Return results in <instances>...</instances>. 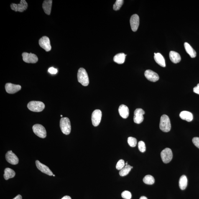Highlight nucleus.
I'll use <instances>...</instances> for the list:
<instances>
[{
  "label": "nucleus",
  "instance_id": "f257e3e1",
  "mask_svg": "<svg viewBox=\"0 0 199 199\" xmlns=\"http://www.w3.org/2000/svg\"><path fill=\"white\" fill-rule=\"evenodd\" d=\"M159 127L160 129L164 132H167L170 131L171 125L170 118L166 115H163L161 116Z\"/></svg>",
  "mask_w": 199,
  "mask_h": 199
},
{
  "label": "nucleus",
  "instance_id": "f03ea898",
  "mask_svg": "<svg viewBox=\"0 0 199 199\" xmlns=\"http://www.w3.org/2000/svg\"><path fill=\"white\" fill-rule=\"evenodd\" d=\"M78 79L79 82L83 86H88L89 84V78L88 73L85 69L80 68L79 69L78 73Z\"/></svg>",
  "mask_w": 199,
  "mask_h": 199
},
{
  "label": "nucleus",
  "instance_id": "7ed1b4c3",
  "mask_svg": "<svg viewBox=\"0 0 199 199\" xmlns=\"http://www.w3.org/2000/svg\"><path fill=\"white\" fill-rule=\"evenodd\" d=\"M60 126L62 133L64 134H70L71 132V125L70 119L67 117L61 118L60 121Z\"/></svg>",
  "mask_w": 199,
  "mask_h": 199
},
{
  "label": "nucleus",
  "instance_id": "20e7f679",
  "mask_svg": "<svg viewBox=\"0 0 199 199\" xmlns=\"http://www.w3.org/2000/svg\"><path fill=\"white\" fill-rule=\"evenodd\" d=\"M45 107V104L39 101H31L27 104V107L29 110L36 112L42 111Z\"/></svg>",
  "mask_w": 199,
  "mask_h": 199
},
{
  "label": "nucleus",
  "instance_id": "39448f33",
  "mask_svg": "<svg viewBox=\"0 0 199 199\" xmlns=\"http://www.w3.org/2000/svg\"><path fill=\"white\" fill-rule=\"evenodd\" d=\"M33 130L34 134L39 138H44L46 137V131L42 125L39 124L34 125L33 126Z\"/></svg>",
  "mask_w": 199,
  "mask_h": 199
},
{
  "label": "nucleus",
  "instance_id": "423d86ee",
  "mask_svg": "<svg viewBox=\"0 0 199 199\" xmlns=\"http://www.w3.org/2000/svg\"><path fill=\"white\" fill-rule=\"evenodd\" d=\"M161 157L164 163H168L172 160L173 153L172 150L169 148H166L161 152Z\"/></svg>",
  "mask_w": 199,
  "mask_h": 199
},
{
  "label": "nucleus",
  "instance_id": "0eeeda50",
  "mask_svg": "<svg viewBox=\"0 0 199 199\" xmlns=\"http://www.w3.org/2000/svg\"><path fill=\"white\" fill-rule=\"evenodd\" d=\"M28 4L25 0H21L19 4L13 3L11 5V7L12 10L15 11L22 12L26 10L28 8Z\"/></svg>",
  "mask_w": 199,
  "mask_h": 199
},
{
  "label": "nucleus",
  "instance_id": "6e6552de",
  "mask_svg": "<svg viewBox=\"0 0 199 199\" xmlns=\"http://www.w3.org/2000/svg\"><path fill=\"white\" fill-rule=\"evenodd\" d=\"M23 60L27 63L34 64L38 61V58L35 54L32 53L23 52L22 54Z\"/></svg>",
  "mask_w": 199,
  "mask_h": 199
},
{
  "label": "nucleus",
  "instance_id": "1a4fd4ad",
  "mask_svg": "<svg viewBox=\"0 0 199 199\" xmlns=\"http://www.w3.org/2000/svg\"><path fill=\"white\" fill-rule=\"evenodd\" d=\"M102 117V112L99 110H95L92 115V124L95 126H97L99 125Z\"/></svg>",
  "mask_w": 199,
  "mask_h": 199
},
{
  "label": "nucleus",
  "instance_id": "9d476101",
  "mask_svg": "<svg viewBox=\"0 0 199 199\" xmlns=\"http://www.w3.org/2000/svg\"><path fill=\"white\" fill-rule=\"evenodd\" d=\"M39 44L40 46L45 50L46 51L48 52L51 49L50 39L47 36H43L39 39Z\"/></svg>",
  "mask_w": 199,
  "mask_h": 199
},
{
  "label": "nucleus",
  "instance_id": "9b49d317",
  "mask_svg": "<svg viewBox=\"0 0 199 199\" xmlns=\"http://www.w3.org/2000/svg\"><path fill=\"white\" fill-rule=\"evenodd\" d=\"M145 113L144 110L141 108H137L134 113V121L136 124H139L144 121V115Z\"/></svg>",
  "mask_w": 199,
  "mask_h": 199
},
{
  "label": "nucleus",
  "instance_id": "f8f14e48",
  "mask_svg": "<svg viewBox=\"0 0 199 199\" xmlns=\"http://www.w3.org/2000/svg\"><path fill=\"white\" fill-rule=\"evenodd\" d=\"M6 159L8 163L13 165H16L19 162V159L12 151H9L6 153Z\"/></svg>",
  "mask_w": 199,
  "mask_h": 199
},
{
  "label": "nucleus",
  "instance_id": "ddd939ff",
  "mask_svg": "<svg viewBox=\"0 0 199 199\" xmlns=\"http://www.w3.org/2000/svg\"><path fill=\"white\" fill-rule=\"evenodd\" d=\"M132 30L135 32L138 28L139 24V18L137 14L132 16L130 20Z\"/></svg>",
  "mask_w": 199,
  "mask_h": 199
},
{
  "label": "nucleus",
  "instance_id": "4468645a",
  "mask_svg": "<svg viewBox=\"0 0 199 199\" xmlns=\"http://www.w3.org/2000/svg\"><path fill=\"white\" fill-rule=\"evenodd\" d=\"M21 86L13 84L11 83H7L5 85L6 92L9 94H14L17 92L21 89Z\"/></svg>",
  "mask_w": 199,
  "mask_h": 199
},
{
  "label": "nucleus",
  "instance_id": "2eb2a0df",
  "mask_svg": "<svg viewBox=\"0 0 199 199\" xmlns=\"http://www.w3.org/2000/svg\"><path fill=\"white\" fill-rule=\"evenodd\" d=\"M145 76L148 80L151 82H156L158 80L159 77L156 72L151 70H147L145 72Z\"/></svg>",
  "mask_w": 199,
  "mask_h": 199
},
{
  "label": "nucleus",
  "instance_id": "dca6fc26",
  "mask_svg": "<svg viewBox=\"0 0 199 199\" xmlns=\"http://www.w3.org/2000/svg\"><path fill=\"white\" fill-rule=\"evenodd\" d=\"M36 166L38 169L43 173L47 174L49 176L53 175L52 171H51L48 167L44 164L41 163L39 160H36Z\"/></svg>",
  "mask_w": 199,
  "mask_h": 199
},
{
  "label": "nucleus",
  "instance_id": "f3484780",
  "mask_svg": "<svg viewBox=\"0 0 199 199\" xmlns=\"http://www.w3.org/2000/svg\"><path fill=\"white\" fill-rule=\"evenodd\" d=\"M118 111L121 117L124 119H126L129 116V108L126 105L122 104L118 108Z\"/></svg>",
  "mask_w": 199,
  "mask_h": 199
},
{
  "label": "nucleus",
  "instance_id": "a211bd4d",
  "mask_svg": "<svg viewBox=\"0 0 199 199\" xmlns=\"http://www.w3.org/2000/svg\"><path fill=\"white\" fill-rule=\"evenodd\" d=\"M52 0H45L42 4V8L44 12L47 15H50L51 10Z\"/></svg>",
  "mask_w": 199,
  "mask_h": 199
},
{
  "label": "nucleus",
  "instance_id": "6ab92c4d",
  "mask_svg": "<svg viewBox=\"0 0 199 199\" xmlns=\"http://www.w3.org/2000/svg\"><path fill=\"white\" fill-rule=\"evenodd\" d=\"M154 59L156 62L161 67H166L165 61L163 55L160 53H154Z\"/></svg>",
  "mask_w": 199,
  "mask_h": 199
},
{
  "label": "nucleus",
  "instance_id": "aec40b11",
  "mask_svg": "<svg viewBox=\"0 0 199 199\" xmlns=\"http://www.w3.org/2000/svg\"><path fill=\"white\" fill-rule=\"evenodd\" d=\"M169 57L171 61L174 64L179 63L181 60L180 54L174 51H171L169 54Z\"/></svg>",
  "mask_w": 199,
  "mask_h": 199
},
{
  "label": "nucleus",
  "instance_id": "412c9836",
  "mask_svg": "<svg viewBox=\"0 0 199 199\" xmlns=\"http://www.w3.org/2000/svg\"><path fill=\"white\" fill-rule=\"evenodd\" d=\"M180 117L182 120L188 122H191L193 118V115L190 112L184 111L181 112L180 114Z\"/></svg>",
  "mask_w": 199,
  "mask_h": 199
},
{
  "label": "nucleus",
  "instance_id": "4be33fe9",
  "mask_svg": "<svg viewBox=\"0 0 199 199\" xmlns=\"http://www.w3.org/2000/svg\"><path fill=\"white\" fill-rule=\"evenodd\" d=\"M184 47H185L186 51L189 54L191 57L192 58H194L196 57V52L188 43L185 42L184 44Z\"/></svg>",
  "mask_w": 199,
  "mask_h": 199
},
{
  "label": "nucleus",
  "instance_id": "5701e85b",
  "mask_svg": "<svg viewBox=\"0 0 199 199\" xmlns=\"http://www.w3.org/2000/svg\"><path fill=\"white\" fill-rule=\"evenodd\" d=\"M15 176V172L14 170L9 168H6L4 170V178L6 180L14 178Z\"/></svg>",
  "mask_w": 199,
  "mask_h": 199
},
{
  "label": "nucleus",
  "instance_id": "b1692460",
  "mask_svg": "<svg viewBox=\"0 0 199 199\" xmlns=\"http://www.w3.org/2000/svg\"><path fill=\"white\" fill-rule=\"evenodd\" d=\"M126 55L124 53H121L117 54L114 57V61L116 63L121 64L124 63Z\"/></svg>",
  "mask_w": 199,
  "mask_h": 199
},
{
  "label": "nucleus",
  "instance_id": "393cba45",
  "mask_svg": "<svg viewBox=\"0 0 199 199\" xmlns=\"http://www.w3.org/2000/svg\"><path fill=\"white\" fill-rule=\"evenodd\" d=\"M188 184V180L185 175H182L179 180V187L182 190H184L186 188Z\"/></svg>",
  "mask_w": 199,
  "mask_h": 199
},
{
  "label": "nucleus",
  "instance_id": "a878e982",
  "mask_svg": "<svg viewBox=\"0 0 199 199\" xmlns=\"http://www.w3.org/2000/svg\"><path fill=\"white\" fill-rule=\"evenodd\" d=\"M132 168V166H131L128 165V164L127 165L125 166L123 169L120 170L119 172L120 175L121 176L123 177L128 175L129 172H130L131 169Z\"/></svg>",
  "mask_w": 199,
  "mask_h": 199
},
{
  "label": "nucleus",
  "instance_id": "bb28decb",
  "mask_svg": "<svg viewBox=\"0 0 199 199\" xmlns=\"http://www.w3.org/2000/svg\"><path fill=\"white\" fill-rule=\"evenodd\" d=\"M143 182L147 185H152L154 183L155 180L152 176L148 175L146 176L143 179Z\"/></svg>",
  "mask_w": 199,
  "mask_h": 199
},
{
  "label": "nucleus",
  "instance_id": "cd10ccee",
  "mask_svg": "<svg viewBox=\"0 0 199 199\" xmlns=\"http://www.w3.org/2000/svg\"><path fill=\"white\" fill-rule=\"evenodd\" d=\"M124 1L123 0H117L113 5V9L114 10L117 11L119 10L122 6Z\"/></svg>",
  "mask_w": 199,
  "mask_h": 199
},
{
  "label": "nucleus",
  "instance_id": "c85d7f7f",
  "mask_svg": "<svg viewBox=\"0 0 199 199\" xmlns=\"http://www.w3.org/2000/svg\"><path fill=\"white\" fill-rule=\"evenodd\" d=\"M128 143L129 145L132 147H135L137 144V140L135 138L129 137L128 138Z\"/></svg>",
  "mask_w": 199,
  "mask_h": 199
},
{
  "label": "nucleus",
  "instance_id": "c756f323",
  "mask_svg": "<svg viewBox=\"0 0 199 199\" xmlns=\"http://www.w3.org/2000/svg\"><path fill=\"white\" fill-rule=\"evenodd\" d=\"M138 147L141 152L144 153L145 152L146 149L145 144L143 141H139L138 144Z\"/></svg>",
  "mask_w": 199,
  "mask_h": 199
},
{
  "label": "nucleus",
  "instance_id": "7c9ffc66",
  "mask_svg": "<svg viewBox=\"0 0 199 199\" xmlns=\"http://www.w3.org/2000/svg\"><path fill=\"white\" fill-rule=\"evenodd\" d=\"M125 165L124 161L123 159H121L118 161L116 164V168L117 170H120L125 167Z\"/></svg>",
  "mask_w": 199,
  "mask_h": 199
},
{
  "label": "nucleus",
  "instance_id": "2f4dec72",
  "mask_svg": "<svg viewBox=\"0 0 199 199\" xmlns=\"http://www.w3.org/2000/svg\"><path fill=\"white\" fill-rule=\"evenodd\" d=\"M121 196L125 199H131L132 194L130 192L128 191H125L121 194Z\"/></svg>",
  "mask_w": 199,
  "mask_h": 199
},
{
  "label": "nucleus",
  "instance_id": "473e14b6",
  "mask_svg": "<svg viewBox=\"0 0 199 199\" xmlns=\"http://www.w3.org/2000/svg\"><path fill=\"white\" fill-rule=\"evenodd\" d=\"M192 141L194 144L199 149V138H194L192 139Z\"/></svg>",
  "mask_w": 199,
  "mask_h": 199
},
{
  "label": "nucleus",
  "instance_id": "72a5a7b5",
  "mask_svg": "<svg viewBox=\"0 0 199 199\" xmlns=\"http://www.w3.org/2000/svg\"><path fill=\"white\" fill-rule=\"evenodd\" d=\"M48 71L49 73H50L52 74H56L58 72L57 69L53 68V67H51L48 69Z\"/></svg>",
  "mask_w": 199,
  "mask_h": 199
},
{
  "label": "nucleus",
  "instance_id": "f704fd0d",
  "mask_svg": "<svg viewBox=\"0 0 199 199\" xmlns=\"http://www.w3.org/2000/svg\"><path fill=\"white\" fill-rule=\"evenodd\" d=\"M193 91L194 92L199 95V83L197 85V86L194 88Z\"/></svg>",
  "mask_w": 199,
  "mask_h": 199
},
{
  "label": "nucleus",
  "instance_id": "c9c22d12",
  "mask_svg": "<svg viewBox=\"0 0 199 199\" xmlns=\"http://www.w3.org/2000/svg\"><path fill=\"white\" fill-rule=\"evenodd\" d=\"M22 196L20 195H18L13 199H22Z\"/></svg>",
  "mask_w": 199,
  "mask_h": 199
},
{
  "label": "nucleus",
  "instance_id": "e433bc0d",
  "mask_svg": "<svg viewBox=\"0 0 199 199\" xmlns=\"http://www.w3.org/2000/svg\"><path fill=\"white\" fill-rule=\"evenodd\" d=\"M61 199H72L71 197L69 196H65L62 198Z\"/></svg>",
  "mask_w": 199,
  "mask_h": 199
},
{
  "label": "nucleus",
  "instance_id": "4c0bfd02",
  "mask_svg": "<svg viewBox=\"0 0 199 199\" xmlns=\"http://www.w3.org/2000/svg\"><path fill=\"white\" fill-rule=\"evenodd\" d=\"M139 199H148V198L146 197L142 196L140 197Z\"/></svg>",
  "mask_w": 199,
  "mask_h": 199
},
{
  "label": "nucleus",
  "instance_id": "58836bf2",
  "mask_svg": "<svg viewBox=\"0 0 199 199\" xmlns=\"http://www.w3.org/2000/svg\"><path fill=\"white\" fill-rule=\"evenodd\" d=\"M126 165H128V162H126Z\"/></svg>",
  "mask_w": 199,
  "mask_h": 199
},
{
  "label": "nucleus",
  "instance_id": "ea45409f",
  "mask_svg": "<svg viewBox=\"0 0 199 199\" xmlns=\"http://www.w3.org/2000/svg\"><path fill=\"white\" fill-rule=\"evenodd\" d=\"M61 117H62V115H61Z\"/></svg>",
  "mask_w": 199,
  "mask_h": 199
},
{
  "label": "nucleus",
  "instance_id": "a19ab883",
  "mask_svg": "<svg viewBox=\"0 0 199 199\" xmlns=\"http://www.w3.org/2000/svg\"><path fill=\"white\" fill-rule=\"evenodd\" d=\"M53 176H55V175H54V174H53Z\"/></svg>",
  "mask_w": 199,
  "mask_h": 199
}]
</instances>
